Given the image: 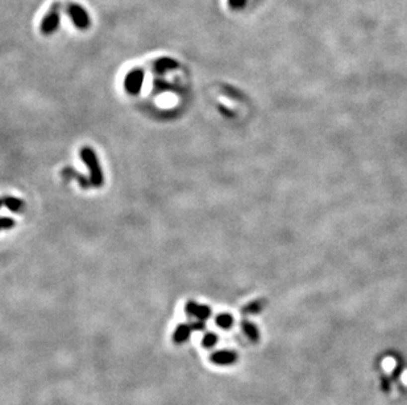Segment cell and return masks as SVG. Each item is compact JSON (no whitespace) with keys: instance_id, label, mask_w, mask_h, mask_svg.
Segmentation results:
<instances>
[{"instance_id":"cell-1","label":"cell","mask_w":407,"mask_h":405,"mask_svg":"<svg viewBox=\"0 0 407 405\" xmlns=\"http://www.w3.org/2000/svg\"><path fill=\"white\" fill-rule=\"evenodd\" d=\"M81 158H82L83 163L87 166V169L90 171L91 184L96 188L102 187L104 177H103L102 167H100L96 153L91 147L84 146L81 149Z\"/></svg>"},{"instance_id":"cell-2","label":"cell","mask_w":407,"mask_h":405,"mask_svg":"<svg viewBox=\"0 0 407 405\" xmlns=\"http://www.w3.org/2000/svg\"><path fill=\"white\" fill-rule=\"evenodd\" d=\"M68 15L70 16V19L78 29H87L90 26V16L86 12V9L78 4H69Z\"/></svg>"},{"instance_id":"cell-3","label":"cell","mask_w":407,"mask_h":405,"mask_svg":"<svg viewBox=\"0 0 407 405\" xmlns=\"http://www.w3.org/2000/svg\"><path fill=\"white\" fill-rule=\"evenodd\" d=\"M58 25H60V3H56L42 19L40 29L44 34H50L56 32Z\"/></svg>"},{"instance_id":"cell-4","label":"cell","mask_w":407,"mask_h":405,"mask_svg":"<svg viewBox=\"0 0 407 405\" xmlns=\"http://www.w3.org/2000/svg\"><path fill=\"white\" fill-rule=\"evenodd\" d=\"M144 83V71L143 70H132L127 74L124 79V88L131 95H137L141 91Z\"/></svg>"},{"instance_id":"cell-5","label":"cell","mask_w":407,"mask_h":405,"mask_svg":"<svg viewBox=\"0 0 407 405\" xmlns=\"http://www.w3.org/2000/svg\"><path fill=\"white\" fill-rule=\"evenodd\" d=\"M239 355L236 351L234 350H218L215 353H212L211 356H210V360H211L214 364H218V366H232L238 362Z\"/></svg>"},{"instance_id":"cell-6","label":"cell","mask_w":407,"mask_h":405,"mask_svg":"<svg viewBox=\"0 0 407 405\" xmlns=\"http://www.w3.org/2000/svg\"><path fill=\"white\" fill-rule=\"evenodd\" d=\"M186 313L187 316H191V317H195L198 321H206L207 319H210V316L212 315L211 308L207 307V305H200V304L195 303V301H187L185 308Z\"/></svg>"},{"instance_id":"cell-7","label":"cell","mask_w":407,"mask_h":405,"mask_svg":"<svg viewBox=\"0 0 407 405\" xmlns=\"http://www.w3.org/2000/svg\"><path fill=\"white\" fill-rule=\"evenodd\" d=\"M192 333V328L190 324H181L175 328L173 333V341L177 343V345H182L185 342L189 341L190 336Z\"/></svg>"},{"instance_id":"cell-8","label":"cell","mask_w":407,"mask_h":405,"mask_svg":"<svg viewBox=\"0 0 407 405\" xmlns=\"http://www.w3.org/2000/svg\"><path fill=\"white\" fill-rule=\"evenodd\" d=\"M242 330H243V333L246 336V338H248L249 341H252V342L258 341V338H260V333H258V329H257V327L253 323H250V321H248V320L242 321Z\"/></svg>"},{"instance_id":"cell-9","label":"cell","mask_w":407,"mask_h":405,"mask_svg":"<svg viewBox=\"0 0 407 405\" xmlns=\"http://www.w3.org/2000/svg\"><path fill=\"white\" fill-rule=\"evenodd\" d=\"M3 205L11 210V212H21L24 209V202L21 199L13 198V196H4Z\"/></svg>"},{"instance_id":"cell-10","label":"cell","mask_w":407,"mask_h":405,"mask_svg":"<svg viewBox=\"0 0 407 405\" xmlns=\"http://www.w3.org/2000/svg\"><path fill=\"white\" fill-rule=\"evenodd\" d=\"M215 323L219 328H222V329L224 330H228L234 327L235 319L234 316H231L230 313H220V315L216 316Z\"/></svg>"},{"instance_id":"cell-11","label":"cell","mask_w":407,"mask_h":405,"mask_svg":"<svg viewBox=\"0 0 407 405\" xmlns=\"http://www.w3.org/2000/svg\"><path fill=\"white\" fill-rule=\"evenodd\" d=\"M62 175H65V177L69 178V179H70V178H76V179L80 182L81 187H82V188H88L90 186H92V184H91V182H88V180H87L86 178L83 177V175L78 174L76 170L70 169V167L62 170Z\"/></svg>"},{"instance_id":"cell-12","label":"cell","mask_w":407,"mask_h":405,"mask_svg":"<svg viewBox=\"0 0 407 405\" xmlns=\"http://www.w3.org/2000/svg\"><path fill=\"white\" fill-rule=\"evenodd\" d=\"M178 66V64L171 58H160L157 62H156V71L159 72H163L166 70H173Z\"/></svg>"},{"instance_id":"cell-13","label":"cell","mask_w":407,"mask_h":405,"mask_svg":"<svg viewBox=\"0 0 407 405\" xmlns=\"http://www.w3.org/2000/svg\"><path fill=\"white\" fill-rule=\"evenodd\" d=\"M218 341H219L218 334L210 332V333L204 334L203 339H202V345H203L206 349H212V347L218 343Z\"/></svg>"},{"instance_id":"cell-14","label":"cell","mask_w":407,"mask_h":405,"mask_svg":"<svg viewBox=\"0 0 407 405\" xmlns=\"http://www.w3.org/2000/svg\"><path fill=\"white\" fill-rule=\"evenodd\" d=\"M261 309H262V301L257 300V301H253V303L248 304V305H246L245 308H243L242 312H244L245 315H253V313L260 312Z\"/></svg>"},{"instance_id":"cell-15","label":"cell","mask_w":407,"mask_h":405,"mask_svg":"<svg viewBox=\"0 0 407 405\" xmlns=\"http://www.w3.org/2000/svg\"><path fill=\"white\" fill-rule=\"evenodd\" d=\"M228 5L232 9H242L246 5V0H228Z\"/></svg>"},{"instance_id":"cell-16","label":"cell","mask_w":407,"mask_h":405,"mask_svg":"<svg viewBox=\"0 0 407 405\" xmlns=\"http://www.w3.org/2000/svg\"><path fill=\"white\" fill-rule=\"evenodd\" d=\"M13 226H15V221H13L11 217L1 218V229H3V230L11 229V228H13Z\"/></svg>"},{"instance_id":"cell-17","label":"cell","mask_w":407,"mask_h":405,"mask_svg":"<svg viewBox=\"0 0 407 405\" xmlns=\"http://www.w3.org/2000/svg\"><path fill=\"white\" fill-rule=\"evenodd\" d=\"M190 325H191L192 330H196V332H200V330L206 329V325H204L203 321H198V323H191Z\"/></svg>"}]
</instances>
